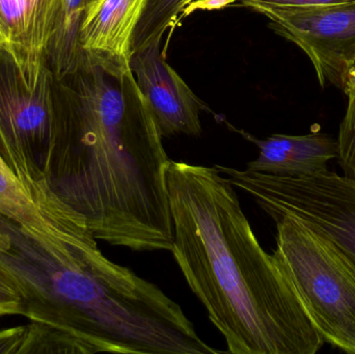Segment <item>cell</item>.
Instances as JSON below:
<instances>
[{
	"label": "cell",
	"instance_id": "6da1fadb",
	"mask_svg": "<svg viewBox=\"0 0 355 354\" xmlns=\"http://www.w3.org/2000/svg\"><path fill=\"white\" fill-rule=\"evenodd\" d=\"M60 105L46 162L50 193L98 240L135 251H172L171 160L132 72L87 60L58 80Z\"/></svg>",
	"mask_w": 355,
	"mask_h": 354
},
{
	"label": "cell",
	"instance_id": "7a4b0ae2",
	"mask_svg": "<svg viewBox=\"0 0 355 354\" xmlns=\"http://www.w3.org/2000/svg\"><path fill=\"white\" fill-rule=\"evenodd\" d=\"M172 254L231 354H315L327 343L273 255L257 239L235 187L215 166L171 160Z\"/></svg>",
	"mask_w": 355,
	"mask_h": 354
},
{
	"label": "cell",
	"instance_id": "3957f363",
	"mask_svg": "<svg viewBox=\"0 0 355 354\" xmlns=\"http://www.w3.org/2000/svg\"><path fill=\"white\" fill-rule=\"evenodd\" d=\"M91 229L48 242L0 215V274L24 316L64 335L78 354H193L202 339L153 283L110 261Z\"/></svg>",
	"mask_w": 355,
	"mask_h": 354
},
{
	"label": "cell",
	"instance_id": "277c9868",
	"mask_svg": "<svg viewBox=\"0 0 355 354\" xmlns=\"http://www.w3.org/2000/svg\"><path fill=\"white\" fill-rule=\"evenodd\" d=\"M60 105L45 53L0 47V158L26 188L49 195L45 168Z\"/></svg>",
	"mask_w": 355,
	"mask_h": 354
},
{
	"label": "cell",
	"instance_id": "5b68a950",
	"mask_svg": "<svg viewBox=\"0 0 355 354\" xmlns=\"http://www.w3.org/2000/svg\"><path fill=\"white\" fill-rule=\"evenodd\" d=\"M273 257L325 343L355 354V266L297 222L272 218Z\"/></svg>",
	"mask_w": 355,
	"mask_h": 354
},
{
	"label": "cell",
	"instance_id": "8992f818",
	"mask_svg": "<svg viewBox=\"0 0 355 354\" xmlns=\"http://www.w3.org/2000/svg\"><path fill=\"white\" fill-rule=\"evenodd\" d=\"M215 166L271 218L297 222L355 266V179L329 170L290 177Z\"/></svg>",
	"mask_w": 355,
	"mask_h": 354
},
{
	"label": "cell",
	"instance_id": "52a82bcc",
	"mask_svg": "<svg viewBox=\"0 0 355 354\" xmlns=\"http://www.w3.org/2000/svg\"><path fill=\"white\" fill-rule=\"evenodd\" d=\"M262 14L275 33L309 56L321 87L331 83L341 87L344 74L355 60V2Z\"/></svg>",
	"mask_w": 355,
	"mask_h": 354
},
{
	"label": "cell",
	"instance_id": "ba28073f",
	"mask_svg": "<svg viewBox=\"0 0 355 354\" xmlns=\"http://www.w3.org/2000/svg\"><path fill=\"white\" fill-rule=\"evenodd\" d=\"M162 39L133 52L130 69L144 99L166 139L184 134L200 136V114L208 106L166 62Z\"/></svg>",
	"mask_w": 355,
	"mask_h": 354
},
{
	"label": "cell",
	"instance_id": "9c48e42d",
	"mask_svg": "<svg viewBox=\"0 0 355 354\" xmlns=\"http://www.w3.org/2000/svg\"><path fill=\"white\" fill-rule=\"evenodd\" d=\"M147 0H89L79 31L87 60L112 74L131 72L132 39Z\"/></svg>",
	"mask_w": 355,
	"mask_h": 354
},
{
	"label": "cell",
	"instance_id": "30bf717a",
	"mask_svg": "<svg viewBox=\"0 0 355 354\" xmlns=\"http://www.w3.org/2000/svg\"><path fill=\"white\" fill-rule=\"evenodd\" d=\"M0 215L16 222L48 242L74 240L89 230L80 214L52 193L40 195L26 188L0 158Z\"/></svg>",
	"mask_w": 355,
	"mask_h": 354
},
{
	"label": "cell",
	"instance_id": "8fae6325",
	"mask_svg": "<svg viewBox=\"0 0 355 354\" xmlns=\"http://www.w3.org/2000/svg\"><path fill=\"white\" fill-rule=\"evenodd\" d=\"M242 136L259 149L257 159L246 163V170L275 176H304L329 170L327 164L337 159V139L327 133L304 135L273 134L257 139L240 131Z\"/></svg>",
	"mask_w": 355,
	"mask_h": 354
},
{
	"label": "cell",
	"instance_id": "7c38bea8",
	"mask_svg": "<svg viewBox=\"0 0 355 354\" xmlns=\"http://www.w3.org/2000/svg\"><path fill=\"white\" fill-rule=\"evenodd\" d=\"M89 0H60L45 55L58 80L87 62L79 42L81 21Z\"/></svg>",
	"mask_w": 355,
	"mask_h": 354
},
{
	"label": "cell",
	"instance_id": "4fadbf2b",
	"mask_svg": "<svg viewBox=\"0 0 355 354\" xmlns=\"http://www.w3.org/2000/svg\"><path fill=\"white\" fill-rule=\"evenodd\" d=\"M191 0H147L132 39V53L162 39L164 33L177 22V17Z\"/></svg>",
	"mask_w": 355,
	"mask_h": 354
},
{
	"label": "cell",
	"instance_id": "5bb4252c",
	"mask_svg": "<svg viewBox=\"0 0 355 354\" xmlns=\"http://www.w3.org/2000/svg\"><path fill=\"white\" fill-rule=\"evenodd\" d=\"M340 89L347 96V108L338 136V163L345 176L355 179V60L348 67Z\"/></svg>",
	"mask_w": 355,
	"mask_h": 354
},
{
	"label": "cell",
	"instance_id": "9a60e30c",
	"mask_svg": "<svg viewBox=\"0 0 355 354\" xmlns=\"http://www.w3.org/2000/svg\"><path fill=\"white\" fill-rule=\"evenodd\" d=\"M244 6L262 14L265 10L322 8L352 3L355 0H241Z\"/></svg>",
	"mask_w": 355,
	"mask_h": 354
},
{
	"label": "cell",
	"instance_id": "2e32d148",
	"mask_svg": "<svg viewBox=\"0 0 355 354\" xmlns=\"http://www.w3.org/2000/svg\"><path fill=\"white\" fill-rule=\"evenodd\" d=\"M31 324L0 332V353H27Z\"/></svg>",
	"mask_w": 355,
	"mask_h": 354
},
{
	"label": "cell",
	"instance_id": "e0dca14e",
	"mask_svg": "<svg viewBox=\"0 0 355 354\" xmlns=\"http://www.w3.org/2000/svg\"><path fill=\"white\" fill-rule=\"evenodd\" d=\"M24 316L22 299L15 287L0 274V316Z\"/></svg>",
	"mask_w": 355,
	"mask_h": 354
},
{
	"label": "cell",
	"instance_id": "ac0fdd59",
	"mask_svg": "<svg viewBox=\"0 0 355 354\" xmlns=\"http://www.w3.org/2000/svg\"><path fill=\"white\" fill-rule=\"evenodd\" d=\"M0 47L10 50V46H8V39H6V35H4L1 24H0Z\"/></svg>",
	"mask_w": 355,
	"mask_h": 354
},
{
	"label": "cell",
	"instance_id": "d6986e66",
	"mask_svg": "<svg viewBox=\"0 0 355 354\" xmlns=\"http://www.w3.org/2000/svg\"><path fill=\"white\" fill-rule=\"evenodd\" d=\"M194 1H200V0H191V1L189 2V3H191V2ZM223 1L225 2V3H231V2L235 1V0H223Z\"/></svg>",
	"mask_w": 355,
	"mask_h": 354
}]
</instances>
